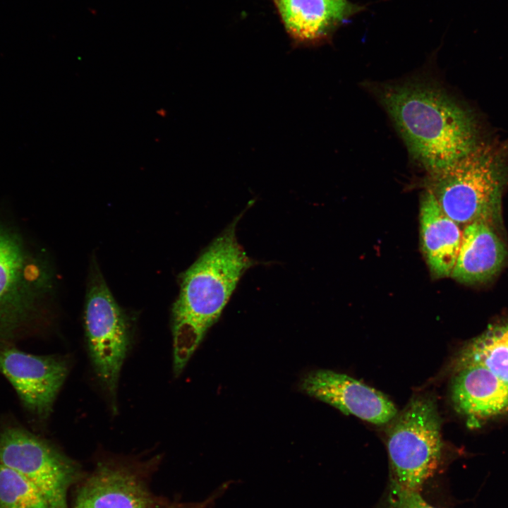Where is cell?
Listing matches in <instances>:
<instances>
[{"instance_id": "277c9868", "label": "cell", "mask_w": 508, "mask_h": 508, "mask_svg": "<svg viewBox=\"0 0 508 508\" xmlns=\"http://www.w3.org/2000/svg\"><path fill=\"white\" fill-rule=\"evenodd\" d=\"M54 292V277L46 255L0 216V330L40 316Z\"/></svg>"}, {"instance_id": "ac0fdd59", "label": "cell", "mask_w": 508, "mask_h": 508, "mask_svg": "<svg viewBox=\"0 0 508 508\" xmlns=\"http://www.w3.org/2000/svg\"><path fill=\"white\" fill-rule=\"evenodd\" d=\"M232 483L231 480L224 482L202 501L192 502H159L152 508H213L216 501L225 493Z\"/></svg>"}, {"instance_id": "8992f818", "label": "cell", "mask_w": 508, "mask_h": 508, "mask_svg": "<svg viewBox=\"0 0 508 508\" xmlns=\"http://www.w3.org/2000/svg\"><path fill=\"white\" fill-rule=\"evenodd\" d=\"M84 310L85 337L94 370L115 401L121 370L131 344V324L95 262L90 268Z\"/></svg>"}, {"instance_id": "2e32d148", "label": "cell", "mask_w": 508, "mask_h": 508, "mask_svg": "<svg viewBox=\"0 0 508 508\" xmlns=\"http://www.w3.org/2000/svg\"><path fill=\"white\" fill-rule=\"evenodd\" d=\"M0 508H49L37 488L25 476L0 462Z\"/></svg>"}, {"instance_id": "8fae6325", "label": "cell", "mask_w": 508, "mask_h": 508, "mask_svg": "<svg viewBox=\"0 0 508 508\" xmlns=\"http://www.w3.org/2000/svg\"><path fill=\"white\" fill-rule=\"evenodd\" d=\"M452 372V401L469 425L508 413V384L487 368L468 363Z\"/></svg>"}, {"instance_id": "7c38bea8", "label": "cell", "mask_w": 508, "mask_h": 508, "mask_svg": "<svg viewBox=\"0 0 508 508\" xmlns=\"http://www.w3.org/2000/svg\"><path fill=\"white\" fill-rule=\"evenodd\" d=\"M420 225L422 250L430 271L437 277L451 276L463 230L444 212L428 189L421 200Z\"/></svg>"}, {"instance_id": "e0dca14e", "label": "cell", "mask_w": 508, "mask_h": 508, "mask_svg": "<svg viewBox=\"0 0 508 508\" xmlns=\"http://www.w3.org/2000/svg\"><path fill=\"white\" fill-rule=\"evenodd\" d=\"M388 504L389 508H436L426 502L418 491L406 488L395 480L390 485Z\"/></svg>"}, {"instance_id": "ba28073f", "label": "cell", "mask_w": 508, "mask_h": 508, "mask_svg": "<svg viewBox=\"0 0 508 508\" xmlns=\"http://www.w3.org/2000/svg\"><path fill=\"white\" fill-rule=\"evenodd\" d=\"M154 463L99 462L80 487L73 508H152L159 502L148 483Z\"/></svg>"}, {"instance_id": "9a60e30c", "label": "cell", "mask_w": 508, "mask_h": 508, "mask_svg": "<svg viewBox=\"0 0 508 508\" xmlns=\"http://www.w3.org/2000/svg\"><path fill=\"white\" fill-rule=\"evenodd\" d=\"M468 363L487 368L508 384V322L489 327L457 353L452 371Z\"/></svg>"}, {"instance_id": "3957f363", "label": "cell", "mask_w": 508, "mask_h": 508, "mask_svg": "<svg viewBox=\"0 0 508 508\" xmlns=\"http://www.w3.org/2000/svg\"><path fill=\"white\" fill-rule=\"evenodd\" d=\"M508 181V162L497 147L478 143L471 151L429 175L427 189L444 212L459 225L483 222L492 226L500 214Z\"/></svg>"}, {"instance_id": "30bf717a", "label": "cell", "mask_w": 508, "mask_h": 508, "mask_svg": "<svg viewBox=\"0 0 508 508\" xmlns=\"http://www.w3.org/2000/svg\"><path fill=\"white\" fill-rule=\"evenodd\" d=\"M301 389L307 394L374 424L391 421L394 404L382 392L345 374L318 370L306 375Z\"/></svg>"}, {"instance_id": "7a4b0ae2", "label": "cell", "mask_w": 508, "mask_h": 508, "mask_svg": "<svg viewBox=\"0 0 508 508\" xmlns=\"http://www.w3.org/2000/svg\"><path fill=\"white\" fill-rule=\"evenodd\" d=\"M236 216L180 277L171 308L173 373L179 376L218 320L244 273L255 265L236 236Z\"/></svg>"}, {"instance_id": "52a82bcc", "label": "cell", "mask_w": 508, "mask_h": 508, "mask_svg": "<svg viewBox=\"0 0 508 508\" xmlns=\"http://www.w3.org/2000/svg\"><path fill=\"white\" fill-rule=\"evenodd\" d=\"M0 462L30 480L49 508H68V492L80 468L55 447L24 429L7 428L0 435Z\"/></svg>"}, {"instance_id": "6da1fadb", "label": "cell", "mask_w": 508, "mask_h": 508, "mask_svg": "<svg viewBox=\"0 0 508 508\" xmlns=\"http://www.w3.org/2000/svg\"><path fill=\"white\" fill-rule=\"evenodd\" d=\"M365 86L388 114L411 157L429 175L478 144L471 113L434 80L416 77Z\"/></svg>"}, {"instance_id": "5b68a950", "label": "cell", "mask_w": 508, "mask_h": 508, "mask_svg": "<svg viewBox=\"0 0 508 508\" xmlns=\"http://www.w3.org/2000/svg\"><path fill=\"white\" fill-rule=\"evenodd\" d=\"M387 447L394 480L419 491L436 471L442 456L440 419L430 395L413 397L392 420Z\"/></svg>"}, {"instance_id": "9c48e42d", "label": "cell", "mask_w": 508, "mask_h": 508, "mask_svg": "<svg viewBox=\"0 0 508 508\" xmlns=\"http://www.w3.org/2000/svg\"><path fill=\"white\" fill-rule=\"evenodd\" d=\"M67 360L37 356L16 349L0 350V370L23 404L40 418H47L68 372Z\"/></svg>"}, {"instance_id": "4fadbf2b", "label": "cell", "mask_w": 508, "mask_h": 508, "mask_svg": "<svg viewBox=\"0 0 508 508\" xmlns=\"http://www.w3.org/2000/svg\"><path fill=\"white\" fill-rule=\"evenodd\" d=\"M507 248L492 227L483 222L464 226L451 277L467 284L484 282L502 268Z\"/></svg>"}, {"instance_id": "5bb4252c", "label": "cell", "mask_w": 508, "mask_h": 508, "mask_svg": "<svg viewBox=\"0 0 508 508\" xmlns=\"http://www.w3.org/2000/svg\"><path fill=\"white\" fill-rule=\"evenodd\" d=\"M289 35L298 42L321 40L349 16L348 0H273Z\"/></svg>"}]
</instances>
